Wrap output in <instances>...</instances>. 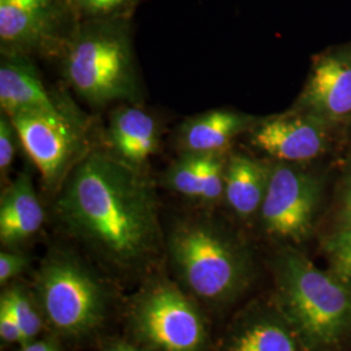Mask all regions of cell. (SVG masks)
<instances>
[{
  "instance_id": "1",
  "label": "cell",
  "mask_w": 351,
  "mask_h": 351,
  "mask_svg": "<svg viewBox=\"0 0 351 351\" xmlns=\"http://www.w3.org/2000/svg\"><path fill=\"white\" fill-rule=\"evenodd\" d=\"M56 213L75 236L120 268L141 267L160 247L152 184L116 155L95 151L82 158L64 182Z\"/></svg>"
},
{
  "instance_id": "2",
  "label": "cell",
  "mask_w": 351,
  "mask_h": 351,
  "mask_svg": "<svg viewBox=\"0 0 351 351\" xmlns=\"http://www.w3.org/2000/svg\"><path fill=\"white\" fill-rule=\"evenodd\" d=\"M271 268L274 301L308 349L348 350L351 289L297 246H280Z\"/></svg>"
},
{
  "instance_id": "3",
  "label": "cell",
  "mask_w": 351,
  "mask_h": 351,
  "mask_svg": "<svg viewBox=\"0 0 351 351\" xmlns=\"http://www.w3.org/2000/svg\"><path fill=\"white\" fill-rule=\"evenodd\" d=\"M167 245L184 287L213 307L236 303L255 278V262L247 243L213 220L191 219L177 224Z\"/></svg>"
},
{
  "instance_id": "4",
  "label": "cell",
  "mask_w": 351,
  "mask_h": 351,
  "mask_svg": "<svg viewBox=\"0 0 351 351\" xmlns=\"http://www.w3.org/2000/svg\"><path fill=\"white\" fill-rule=\"evenodd\" d=\"M39 310L62 337L80 339L104 323L108 295L85 264L65 252L50 255L37 275Z\"/></svg>"
},
{
  "instance_id": "5",
  "label": "cell",
  "mask_w": 351,
  "mask_h": 351,
  "mask_svg": "<svg viewBox=\"0 0 351 351\" xmlns=\"http://www.w3.org/2000/svg\"><path fill=\"white\" fill-rule=\"evenodd\" d=\"M130 326L152 351L208 350L210 335L201 308L168 280H158L139 293L130 308Z\"/></svg>"
},
{
  "instance_id": "6",
  "label": "cell",
  "mask_w": 351,
  "mask_h": 351,
  "mask_svg": "<svg viewBox=\"0 0 351 351\" xmlns=\"http://www.w3.org/2000/svg\"><path fill=\"white\" fill-rule=\"evenodd\" d=\"M326 178L308 164L272 163L259 221L281 246L301 247L314 236L324 199Z\"/></svg>"
},
{
  "instance_id": "7",
  "label": "cell",
  "mask_w": 351,
  "mask_h": 351,
  "mask_svg": "<svg viewBox=\"0 0 351 351\" xmlns=\"http://www.w3.org/2000/svg\"><path fill=\"white\" fill-rule=\"evenodd\" d=\"M64 73L80 97L97 106L133 99L138 93L130 46L117 33H88L75 39L64 59Z\"/></svg>"
},
{
  "instance_id": "8",
  "label": "cell",
  "mask_w": 351,
  "mask_h": 351,
  "mask_svg": "<svg viewBox=\"0 0 351 351\" xmlns=\"http://www.w3.org/2000/svg\"><path fill=\"white\" fill-rule=\"evenodd\" d=\"M339 129L297 108L261 117L251 128L250 143L275 162L308 164L326 155Z\"/></svg>"
},
{
  "instance_id": "9",
  "label": "cell",
  "mask_w": 351,
  "mask_h": 351,
  "mask_svg": "<svg viewBox=\"0 0 351 351\" xmlns=\"http://www.w3.org/2000/svg\"><path fill=\"white\" fill-rule=\"evenodd\" d=\"M293 108L311 113L339 130L351 123V42L313 56Z\"/></svg>"
},
{
  "instance_id": "10",
  "label": "cell",
  "mask_w": 351,
  "mask_h": 351,
  "mask_svg": "<svg viewBox=\"0 0 351 351\" xmlns=\"http://www.w3.org/2000/svg\"><path fill=\"white\" fill-rule=\"evenodd\" d=\"M29 158L47 188L59 185L80 149V134L66 113L21 112L10 116Z\"/></svg>"
},
{
  "instance_id": "11",
  "label": "cell",
  "mask_w": 351,
  "mask_h": 351,
  "mask_svg": "<svg viewBox=\"0 0 351 351\" xmlns=\"http://www.w3.org/2000/svg\"><path fill=\"white\" fill-rule=\"evenodd\" d=\"M223 351H311L275 301L256 303L239 315Z\"/></svg>"
},
{
  "instance_id": "12",
  "label": "cell",
  "mask_w": 351,
  "mask_h": 351,
  "mask_svg": "<svg viewBox=\"0 0 351 351\" xmlns=\"http://www.w3.org/2000/svg\"><path fill=\"white\" fill-rule=\"evenodd\" d=\"M261 117L230 110H213L186 120L178 129L177 143L182 154H226L230 143L250 132Z\"/></svg>"
},
{
  "instance_id": "13",
  "label": "cell",
  "mask_w": 351,
  "mask_h": 351,
  "mask_svg": "<svg viewBox=\"0 0 351 351\" xmlns=\"http://www.w3.org/2000/svg\"><path fill=\"white\" fill-rule=\"evenodd\" d=\"M0 104L8 116L21 112L65 113L52 101L34 65L19 55L1 59Z\"/></svg>"
},
{
  "instance_id": "14",
  "label": "cell",
  "mask_w": 351,
  "mask_h": 351,
  "mask_svg": "<svg viewBox=\"0 0 351 351\" xmlns=\"http://www.w3.org/2000/svg\"><path fill=\"white\" fill-rule=\"evenodd\" d=\"M45 220L32 176L23 172L1 194L0 241L10 249L32 239Z\"/></svg>"
},
{
  "instance_id": "15",
  "label": "cell",
  "mask_w": 351,
  "mask_h": 351,
  "mask_svg": "<svg viewBox=\"0 0 351 351\" xmlns=\"http://www.w3.org/2000/svg\"><path fill=\"white\" fill-rule=\"evenodd\" d=\"M272 163L245 154H232L226 159L224 199L241 220L258 217L268 189Z\"/></svg>"
},
{
  "instance_id": "16",
  "label": "cell",
  "mask_w": 351,
  "mask_h": 351,
  "mask_svg": "<svg viewBox=\"0 0 351 351\" xmlns=\"http://www.w3.org/2000/svg\"><path fill=\"white\" fill-rule=\"evenodd\" d=\"M108 136L114 155L141 169L156 151L159 128L155 119L146 111L124 106L112 113Z\"/></svg>"
},
{
  "instance_id": "17",
  "label": "cell",
  "mask_w": 351,
  "mask_h": 351,
  "mask_svg": "<svg viewBox=\"0 0 351 351\" xmlns=\"http://www.w3.org/2000/svg\"><path fill=\"white\" fill-rule=\"evenodd\" d=\"M51 20L13 0H0V38L16 47H34L50 36Z\"/></svg>"
},
{
  "instance_id": "18",
  "label": "cell",
  "mask_w": 351,
  "mask_h": 351,
  "mask_svg": "<svg viewBox=\"0 0 351 351\" xmlns=\"http://www.w3.org/2000/svg\"><path fill=\"white\" fill-rule=\"evenodd\" d=\"M207 155L182 154L172 164L164 177V182L176 193L191 199H201L202 184Z\"/></svg>"
},
{
  "instance_id": "19",
  "label": "cell",
  "mask_w": 351,
  "mask_h": 351,
  "mask_svg": "<svg viewBox=\"0 0 351 351\" xmlns=\"http://www.w3.org/2000/svg\"><path fill=\"white\" fill-rule=\"evenodd\" d=\"M322 250L326 269L351 289V228L326 234Z\"/></svg>"
},
{
  "instance_id": "20",
  "label": "cell",
  "mask_w": 351,
  "mask_h": 351,
  "mask_svg": "<svg viewBox=\"0 0 351 351\" xmlns=\"http://www.w3.org/2000/svg\"><path fill=\"white\" fill-rule=\"evenodd\" d=\"M1 298L10 304L16 320L21 326L24 335V345L34 341L40 333L43 326V315L38 311L37 306L32 301L29 294L24 289L13 287L12 289L5 290Z\"/></svg>"
},
{
  "instance_id": "21",
  "label": "cell",
  "mask_w": 351,
  "mask_h": 351,
  "mask_svg": "<svg viewBox=\"0 0 351 351\" xmlns=\"http://www.w3.org/2000/svg\"><path fill=\"white\" fill-rule=\"evenodd\" d=\"M329 220L330 226L326 234L351 228V152L345 160L333 191Z\"/></svg>"
},
{
  "instance_id": "22",
  "label": "cell",
  "mask_w": 351,
  "mask_h": 351,
  "mask_svg": "<svg viewBox=\"0 0 351 351\" xmlns=\"http://www.w3.org/2000/svg\"><path fill=\"white\" fill-rule=\"evenodd\" d=\"M226 159V154L207 155L199 201L215 204L224 199Z\"/></svg>"
},
{
  "instance_id": "23",
  "label": "cell",
  "mask_w": 351,
  "mask_h": 351,
  "mask_svg": "<svg viewBox=\"0 0 351 351\" xmlns=\"http://www.w3.org/2000/svg\"><path fill=\"white\" fill-rule=\"evenodd\" d=\"M19 134L12 119L5 112L0 116V172L7 175L16 155Z\"/></svg>"
},
{
  "instance_id": "24",
  "label": "cell",
  "mask_w": 351,
  "mask_h": 351,
  "mask_svg": "<svg viewBox=\"0 0 351 351\" xmlns=\"http://www.w3.org/2000/svg\"><path fill=\"white\" fill-rule=\"evenodd\" d=\"M29 267V258L16 251H1L0 254V282L8 284L20 276Z\"/></svg>"
},
{
  "instance_id": "25",
  "label": "cell",
  "mask_w": 351,
  "mask_h": 351,
  "mask_svg": "<svg viewBox=\"0 0 351 351\" xmlns=\"http://www.w3.org/2000/svg\"><path fill=\"white\" fill-rule=\"evenodd\" d=\"M0 336L5 343L24 345V335L21 326L16 320L10 304L3 298L0 301Z\"/></svg>"
},
{
  "instance_id": "26",
  "label": "cell",
  "mask_w": 351,
  "mask_h": 351,
  "mask_svg": "<svg viewBox=\"0 0 351 351\" xmlns=\"http://www.w3.org/2000/svg\"><path fill=\"white\" fill-rule=\"evenodd\" d=\"M129 0H78V4L90 13L111 12Z\"/></svg>"
},
{
  "instance_id": "27",
  "label": "cell",
  "mask_w": 351,
  "mask_h": 351,
  "mask_svg": "<svg viewBox=\"0 0 351 351\" xmlns=\"http://www.w3.org/2000/svg\"><path fill=\"white\" fill-rule=\"evenodd\" d=\"M26 8L51 20V11H52V0H13Z\"/></svg>"
},
{
  "instance_id": "28",
  "label": "cell",
  "mask_w": 351,
  "mask_h": 351,
  "mask_svg": "<svg viewBox=\"0 0 351 351\" xmlns=\"http://www.w3.org/2000/svg\"><path fill=\"white\" fill-rule=\"evenodd\" d=\"M21 351H58V346L51 341H32L23 345Z\"/></svg>"
},
{
  "instance_id": "29",
  "label": "cell",
  "mask_w": 351,
  "mask_h": 351,
  "mask_svg": "<svg viewBox=\"0 0 351 351\" xmlns=\"http://www.w3.org/2000/svg\"><path fill=\"white\" fill-rule=\"evenodd\" d=\"M103 351H152L149 348H141V346H136V345H129V343H116L110 348H107L106 350Z\"/></svg>"
},
{
  "instance_id": "30",
  "label": "cell",
  "mask_w": 351,
  "mask_h": 351,
  "mask_svg": "<svg viewBox=\"0 0 351 351\" xmlns=\"http://www.w3.org/2000/svg\"><path fill=\"white\" fill-rule=\"evenodd\" d=\"M346 130H348V133H349V137L351 138V123L349 124V126L346 128Z\"/></svg>"
}]
</instances>
